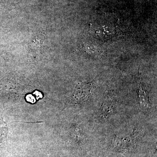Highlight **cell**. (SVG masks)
I'll use <instances>...</instances> for the list:
<instances>
[{
  "label": "cell",
  "mask_w": 157,
  "mask_h": 157,
  "mask_svg": "<svg viewBox=\"0 0 157 157\" xmlns=\"http://www.w3.org/2000/svg\"><path fill=\"white\" fill-rule=\"evenodd\" d=\"M93 89L91 82L82 83L76 87L73 94V101L74 103H81L89 98Z\"/></svg>",
  "instance_id": "obj_1"
},
{
  "label": "cell",
  "mask_w": 157,
  "mask_h": 157,
  "mask_svg": "<svg viewBox=\"0 0 157 157\" xmlns=\"http://www.w3.org/2000/svg\"><path fill=\"white\" fill-rule=\"evenodd\" d=\"M117 101L115 95H106L101 106V114L103 117L107 118L113 113L116 106Z\"/></svg>",
  "instance_id": "obj_2"
},
{
  "label": "cell",
  "mask_w": 157,
  "mask_h": 157,
  "mask_svg": "<svg viewBox=\"0 0 157 157\" xmlns=\"http://www.w3.org/2000/svg\"><path fill=\"white\" fill-rule=\"evenodd\" d=\"M137 82L138 96L140 98V104H143L144 106H145V105L148 106L149 104L148 94L146 90L143 87V85L141 83L140 77H137Z\"/></svg>",
  "instance_id": "obj_3"
},
{
  "label": "cell",
  "mask_w": 157,
  "mask_h": 157,
  "mask_svg": "<svg viewBox=\"0 0 157 157\" xmlns=\"http://www.w3.org/2000/svg\"><path fill=\"white\" fill-rule=\"evenodd\" d=\"M9 133V127L2 118H0V138L5 139Z\"/></svg>",
  "instance_id": "obj_4"
},
{
  "label": "cell",
  "mask_w": 157,
  "mask_h": 157,
  "mask_svg": "<svg viewBox=\"0 0 157 157\" xmlns=\"http://www.w3.org/2000/svg\"><path fill=\"white\" fill-rule=\"evenodd\" d=\"M26 100L27 101H29V102H30L31 103H34L36 102V99L34 98L33 96L32 95L29 94L28 95L26 96Z\"/></svg>",
  "instance_id": "obj_5"
}]
</instances>
